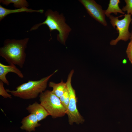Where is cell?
I'll use <instances>...</instances> for the list:
<instances>
[{"label":"cell","mask_w":132,"mask_h":132,"mask_svg":"<svg viewBox=\"0 0 132 132\" xmlns=\"http://www.w3.org/2000/svg\"><path fill=\"white\" fill-rule=\"evenodd\" d=\"M126 5L123 7L122 10L123 11H127V14L132 15V0H124Z\"/></svg>","instance_id":"9a60e30c"},{"label":"cell","mask_w":132,"mask_h":132,"mask_svg":"<svg viewBox=\"0 0 132 132\" xmlns=\"http://www.w3.org/2000/svg\"><path fill=\"white\" fill-rule=\"evenodd\" d=\"M26 110L30 113L34 114L39 122L49 115L44 107L40 103L36 102L30 104L26 108Z\"/></svg>","instance_id":"9c48e42d"},{"label":"cell","mask_w":132,"mask_h":132,"mask_svg":"<svg viewBox=\"0 0 132 132\" xmlns=\"http://www.w3.org/2000/svg\"><path fill=\"white\" fill-rule=\"evenodd\" d=\"M79 1L91 17L103 25L107 26L105 10H103L100 5L94 0H80Z\"/></svg>","instance_id":"52a82bcc"},{"label":"cell","mask_w":132,"mask_h":132,"mask_svg":"<svg viewBox=\"0 0 132 132\" xmlns=\"http://www.w3.org/2000/svg\"><path fill=\"white\" fill-rule=\"evenodd\" d=\"M46 17L43 22L34 25L30 31L35 30L43 25H47L50 33L54 30L57 31L59 33L57 35V40L62 44L65 45L68 35L72 29L65 22L66 19L64 15L59 14L56 11H53L49 9L45 13Z\"/></svg>","instance_id":"7a4b0ae2"},{"label":"cell","mask_w":132,"mask_h":132,"mask_svg":"<svg viewBox=\"0 0 132 132\" xmlns=\"http://www.w3.org/2000/svg\"><path fill=\"white\" fill-rule=\"evenodd\" d=\"M38 122L35 115L30 113L22 119L21 122L22 125L20 128L29 132L34 131L36 127L40 125Z\"/></svg>","instance_id":"30bf717a"},{"label":"cell","mask_w":132,"mask_h":132,"mask_svg":"<svg viewBox=\"0 0 132 132\" xmlns=\"http://www.w3.org/2000/svg\"><path fill=\"white\" fill-rule=\"evenodd\" d=\"M120 3V0H110L108 7L106 10H105V15L109 17L110 14L112 13L116 15L118 13L124 15L125 14L124 12L123 11L119 6V4Z\"/></svg>","instance_id":"7c38bea8"},{"label":"cell","mask_w":132,"mask_h":132,"mask_svg":"<svg viewBox=\"0 0 132 132\" xmlns=\"http://www.w3.org/2000/svg\"><path fill=\"white\" fill-rule=\"evenodd\" d=\"M40 104L54 118L61 117L67 114V111L60 99L52 91L47 90L39 95Z\"/></svg>","instance_id":"277c9868"},{"label":"cell","mask_w":132,"mask_h":132,"mask_svg":"<svg viewBox=\"0 0 132 132\" xmlns=\"http://www.w3.org/2000/svg\"><path fill=\"white\" fill-rule=\"evenodd\" d=\"M127 57L132 64V42L129 43L126 51Z\"/></svg>","instance_id":"e0dca14e"},{"label":"cell","mask_w":132,"mask_h":132,"mask_svg":"<svg viewBox=\"0 0 132 132\" xmlns=\"http://www.w3.org/2000/svg\"><path fill=\"white\" fill-rule=\"evenodd\" d=\"M44 10L43 9L34 10L29 9L27 7H24L15 9H7L0 5V21H1L8 15L13 13H20L23 12L32 13L39 12L42 13Z\"/></svg>","instance_id":"8fae6325"},{"label":"cell","mask_w":132,"mask_h":132,"mask_svg":"<svg viewBox=\"0 0 132 132\" xmlns=\"http://www.w3.org/2000/svg\"><path fill=\"white\" fill-rule=\"evenodd\" d=\"M9 72L14 73L21 78L24 77V75L21 71L15 65H6L0 63V80L8 86L9 85V83L6 76Z\"/></svg>","instance_id":"ba28073f"},{"label":"cell","mask_w":132,"mask_h":132,"mask_svg":"<svg viewBox=\"0 0 132 132\" xmlns=\"http://www.w3.org/2000/svg\"><path fill=\"white\" fill-rule=\"evenodd\" d=\"M110 22L114 28L119 33L118 37L115 39L111 40L110 44L112 45H116L120 40L126 41L129 39L130 33L129 31L130 24L132 20L131 15L125 14L117 17L110 15L108 17Z\"/></svg>","instance_id":"5b68a950"},{"label":"cell","mask_w":132,"mask_h":132,"mask_svg":"<svg viewBox=\"0 0 132 132\" xmlns=\"http://www.w3.org/2000/svg\"><path fill=\"white\" fill-rule=\"evenodd\" d=\"M4 84L2 81L0 80V95L4 98L11 99L12 98L11 95L9 94L5 89Z\"/></svg>","instance_id":"2e32d148"},{"label":"cell","mask_w":132,"mask_h":132,"mask_svg":"<svg viewBox=\"0 0 132 132\" xmlns=\"http://www.w3.org/2000/svg\"><path fill=\"white\" fill-rule=\"evenodd\" d=\"M57 70L50 75L35 81L29 80L16 87L15 90L6 89L7 91L13 96L28 100L36 98L44 92L50 78L57 71Z\"/></svg>","instance_id":"3957f363"},{"label":"cell","mask_w":132,"mask_h":132,"mask_svg":"<svg viewBox=\"0 0 132 132\" xmlns=\"http://www.w3.org/2000/svg\"><path fill=\"white\" fill-rule=\"evenodd\" d=\"M0 3L6 6H8L10 3H13L14 6L18 9L27 8L29 5L28 2L26 0H0Z\"/></svg>","instance_id":"5bb4252c"},{"label":"cell","mask_w":132,"mask_h":132,"mask_svg":"<svg viewBox=\"0 0 132 132\" xmlns=\"http://www.w3.org/2000/svg\"><path fill=\"white\" fill-rule=\"evenodd\" d=\"M131 23L132 25V20ZM129 39L130 40V41L132 42V30L131 32L130 33V35Z\"/></svg>","instance_id":"ac0fdd59"},{"label":"cell","mask_w":132,"mask_h":132,"mask_svg":"<svg viewBox=\"0 0 132 132\" xmlns=\"http://www.w3.org/2000/svg\"><path fill=\"white\" fill-rule=\"evenodd\" d=\"M74 73V70H72L70 71L66 83L69 97V103L66 114L68 116L69 123L70 125L74 123L78 124L83 123L84 121L83 117L77 108V98L75 91L71 85V79Z\"/></svg>","instance_id":"8992f818"},{"label":"cell","mask_w":132,"mask_h":132,"mask_svg":"<svg viewBox=\"0 0 132 132\" xmlns=\"http://www.w3.org/2000/svg\"><path fill=\"white\" fill-rule=\"evenodd\" d=\"M49 86L52 88V92L59 98L63 94L66 87V83L63 82L62 80L60 82L56 83L52 81L49 82Z\"/></svg>","instance_id":"4fadbf2b"},{"label":"cell","mask_w":132,"mask_h":132,"mask_svg":"<svg viewBox=\"0 0 132 132\" xmlns=\"http://www.w3.org/2000/svg\"><path fill=\"white\" fill-rule=\"evenodd\" d=\"M29 38L17 40L7 39L0 48V55L9 65L14 64L23 67L26 55L25 50Z\"/></svg>","instance_id":"6da1fadb"}]
</instances>
